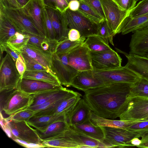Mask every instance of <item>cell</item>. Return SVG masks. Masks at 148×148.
I'll return each instance as SVG.
<instances>
[{
    "instance_id": "cell-1",
    "label": "cell",
    "mask_w": 148,
    "mask_h": 148,
    "mask_svg": "<svg viewBox=\"0 0 148 148\" xmlns=\"http://www.w3.org/2000/svg\"><path fill=\"white\" fill-rule=\"evenodd\" d=\"M133 84H108L84 92L83 98L97 115L114 119L119 117L127 107Z\"/></svg>"
},
{
    "instance_id": "cell-2",
    "label": "cell",
    "mask_w": 148,
    "mask_h": 148,
    "mask_svg": "<svg viewBox=\"0 0 148 148\" xmlns=\"http://www.w3.org/2000/svg\"><path fill=\"white\" fill-rule=\"evenodd\" d=\"M0 61V92L16 89L21 76L17 69L15 61L7 53Z\"/></svg>"
},
{
    "instance_id": "cell-3",
    "label": "cell",
    "mask_w": 148,
    "mask_h": 148,
    "mask_svg": "<svg viewBox=\"0 0 148 148\" xmlns=\"http://www.w3.org/2000/svg\"><path fill=\"white\" fill-rule=\"evenodd\" d=\"M104 138L101 141L108 148H127L134 147L131 140L141 137L140 134L134 131L119 128L102 127Z\"/></svg>"
},
{
    "instance_id": "cell-4",
    "label": "cell",
    "mask_w": 148,
    "mask_h": 148,
    "mask_svg": "<svg viewBox=\"0 0 148 148\" xmlns=\"http://www.w3.org/2000/svg\"><path fill=\"white\" fill-rule=\"evenodd\" d=\"M93 72L96 77L106 84L125 82L134 84L141 78L125 66L108 70H93Z\"/></svg>"
},
{
    "instance_id": "cell-5",
    "label": "cell",
    "mask_w": 148,
    "mask_h": 148,
    "mask_svg": "<svg viewBox=\"0 0 148 148\" xmlns=\"http://www.w3.org/2000/svg\"><path fill=\"white\" fill-rule=\"evenodd\" d=\"M0 11L18 32L40 35L34 25L24 13L21 8H17L0 4Z\"/></svg>"
},
{
    "instance_id": "cell-6",
    "label": "cell",
    "mask_w": 148,
    "mask_h": 148,
    "mask_svg": "<svg viewBox=\"0 0 148 148\" xmlns=\"http://www.w3.org/2000/svg\"><path fill=\"white\" fill-rule=\"evenodd\" d=\"M7 93L3 100L2 110L9 116L28 108L32 103V95L17 89L8 92Z\"/></svg>"
},
{
    "instance_id": "cell-7",
    "label": "cell",
    "mask_w": 148,
    "mask_h": 148,
    "mask_svg": "<svg viewBox=\"0 0 148 148\" xmlns=\"http://www.w3.org/2000/svg\"><path fill=\"white\" fill-rule=\"evenodd\" d=\"M68 53L58 56L54 53L52 56L51 69L61 85L67 87L71 86L72 80L78 71L69 64Z\"/></svg>"
},
{
    "instance_id": "cell-8",
    "label": "cell",
    "mask_w": 148,
    "mask_h": 148,
    "mask_svg": "<svg viewBox=\"0 0 148 148\" xmlns=\"http://www.w3.org/2000/svg\"><path fill=\"white\" fill-rule=\"evenodd\" d=\"M65 14L69 29H74L78 30L82 37L86 38L91 35H97V24L77 11H73L68 8Z\"/></svg>"
},
{
    "instance_id": "cell-9",
    "label": "cell",
    "mask_w": 148,
    "mask_h": 148,
    "mask_svg": "<svg viewBox=\"0 0 148 148\" xmlns=\"http://www.w3.org/2000/svg\"><path fill=\"white\" fill-rule=\"evenodd\" d=\"M148 117V97L128 98L127 107L119 117L125 121H141Z\"/></svg>"
},
{
    "instance_id": "cell-10",
    "label": "cell",
    "mask_w": 148,
    "mask_h": 148,
    "mask_svg": "<svg viewBox=\"0 0 148 148\" xmlns=\"http://www.w3.org/2000/svg\"><path fill=\"white\" fill-rule=\"evenodd\" d=\"M107 21L114 36L120 33L121 26L128 11L121 8L113 0H100Z\"/></svg>"
},
{
    "instance_id": "cell-11",
    "label": "cell",
    "mask_w": 148,
    "mask_h": 148,
    "mask_svg": "<svg viewBox=\"0 0 148 148\" xmlns=\"http://www.w3.org/2000/svg\"><path fill=\"white\" fill-rule=\"evenodd\" d=\"M90 53L93 70H108L121 66V58L112 49L100 52L90 51Z\"/></svg>"
},
{
    "instance_id": "cell-12",
    "label": "cell",
    "mask_w": 148,
    "mask_h": 148,
    "mask_svg": "<svg viewBox=\"0 0 148 148\" xmlns=\"http://www.w3.org/2000/svg\"><path fill=\"white\" fill-rule=\"evenodd\" d=\"M5 119L11 131L12 139H17L29 143L42 144V140L36 129L32 127L26 122L8 121Z\"/></svg>"
},
{
    "instance_id": "cell-13",
    "label": "cell",
    "mask_w": 148,
    "mask_h": 148,
    "mask_svg": "<svg viewBox=\"0 0 148 148\" xmlns=\"http://www.w3.org/2000/svg\"><path fill=\"white\" fill-rule=\"evenodd\" d=\"M69 64L78 71L93 70L90 51L84 43L67 55Z\"/></svg>"
},
{
    "instance_id": "cell-14",
    "label": "cell",
    "mask_w": 148,
    "mask_h": 148,
    "mask_svg": "<svg viewBox=\"0 0 148 148\" xmlns=\"http://www.w3.org/2000/svg\"><path fill=\"white\" fill-rule=\"evenodd\" d=\"M45 7L53 28L56 39L60 42L68 38L70 29L65 12L62 13L57 10L47 7Z\"/></svg>"
},
{
    "instance_id": "cell-15",
    "label": "cell",
    "mask_w": 148,
    "mask_h": 148,
    "mask_svg": "<svg viewBox=\"0 0 148 148\" xmlns=\"http://www.w3.org/2000/svg\"><path fill=\"white\" fill-rule=\"evenodd\" d=\"M43 6L38 0H28L27 3L21 8L40 35L46 37L42 19V11Z\"/></svg>"
},
{
    "instance_id": "cell-16",
    "label": "cell",
    "mask_w": 148,
    "mask_h": 148,
    "mask_svg": "<svg viewBox=\"0 0 148 148\" xmlns=\"http://www.w3.org/2000/svg\"><path fill=\"white\" fill-rule=\"evenodd\" d=\"M106 84L96 77L93 70L85 71L78 72L72 80L71 86L84 92Z\"/></svg>"
},
{
    "instance_id": "cell-17",
    "label": "cell",
    "mask_w": 148,
    "mask_h": 148,
    "mask_svg": "<svg viewBox=\"0 0 148 148\" xmlns=\"http://www.w3.org/2000/svg\"><path fill=\"white\" fill-rule=\"evenodd\" d=\"M58 86L45 82L22 78L20 80L16 89L30 95L40 94L57 89Z\"/></svg>"
},
{
    "instance_id": "cell-18",
    "label": "cell",
    "mask_w": 148,
    "mask_h": 148,
    "mask_svg": "<svg viewBox=\"0 0 148 148\" xmlns=\"http://www.w3.org/2000/svg\"><path fill=\"white\" fill-rule=\"evenodd\" d=\"M116 49L126 56L127 62L125 66L148 82V58L144 56L127 53L117 48Z\"/></svg>"
},
{
    "instance_id": "cell-19",
    "label": "cell",
    "mask_w": 148,
    "mask_h": 148,
    "mask_svg": "<svg viewBox=\"0 0 148 148\" xmlns=\"http://www.w3.org/2000/svg\"><path fill=\"white\" fill-rule=\"evenodd\" d=\"M133 32L129 44V53L144 56L148 52V28Z\"/></svg>"
},
{
    "instance_id": "cell-20",
    "label": "cell",
    "mask_w": 148,
    "mask_h": 148,
    "mask_svg": "<svg viewBox=\"0 0 148 148\" xmlns=\"http://www.w3.org/2000/svg\"><path fill=\"white\" fill-rule=\"evenodd\" d=\"M91 111L84 99L81 98L67 116L66 121L69 126L82 124L90 119Z\"/></svg>"
},
{
    "instance_id": "cell-21",
    "label": "cell",
    "mask_w": 148,
    "mask_h": 148,
    "mask_svg": "<svg viewBox=\"0 0 148 148\" xmlns=\"http://www.w3.org/2000/svg\"><path fill=\"white\" fill-rule=\"evenodd\" d=\"M64 136L77 143L80 148H108L101 141L95 139L69 128L64 133Z\"/></svg>"
},
{
    "instance_id": "cell-22",
    "label": "cell",
    "mask_w": 148,
    "mask_h": 148,
    "mask_svg": "<svg viewBox=\"0 0 148 148\" xmlns=\"http://www.w3.org/2000/svg\"><path fill=\"white\" fill-rule=\"evenodd\" d=\"M21 53L27 55L42 66L49 72L55 75L51 69L53 55L47 53L29 44H28L23 49Z\"/></svg>"
},
{
    "instance_id": "cell-23",
    "label": "cell",
    "mask_w": 148,
    "mask_h": 148,
    "mask_svg": "<svg viewBox=\"0 0 148 148\" xmlns=\"http://www.w3.org/2000/svg\"><path fill=\"white\" fill-rule=\"evenodd\" d=\"M23 33L27 34L29 36L28 44L35 46L48 53L53 55L55 53L59 43L56 39H51L27 32Z\"/></svg>"
},
{
    "instance_id": "cell-24",
    "label": "cell",
    "mask_w": 148,
    "mask_h": 148,
    "mask_svg": "<svg viewBox=\"0 0 148 148\" xmlns=\"http://www.w3.org/2000/svg\"><path fill=\"white\" fill-rule=\"evenodd\" d=\"M69 128L101 141L104 138L102 127L95 125L91 122L90 119L82 124L70 126Z\"/></svg>"
},
{
    "instance_id": "cell-25",
    "label": "cell",
    "mask_w": 148,
    "mask_h": 148,
    "mask_svg": "<svg viewBox=\"0 0 148 148\" xmlns=\"http://www.w3.org/2000/svg\"><path fill=\"white\" fill-rule=\"evenodd\" d=\"M69 128L67 122L58 121L52 123L42 130H36L39 137L43 141L58 136L64 133Z\"/></svg>"
},
{
    "instance_id": "cell-26",
    "label": "cell",
    "mask_w": 148,
    "mask_h": 148,
    "mask_svg": "<svg viewBox=\"0 0 148 148\" xmlns=\"http://www.w3.org/2000/svg\"><path fill=\"white\" fill-rule=\"evenodd\" d=\"M90 119L96 126L123 129H126L138 121L114 120L105 118L97 115L92 111L90 112Z\"/></svg>"
},
{
    "instance_id": "cell-27",
    "label": "cell",
    "mask_w": 148,
    "mask_h": 148,
    "mask_svg": "<svg viewBox=\"0 0 148 148\" xmlns=\"http://www.w3.org/2000/svg\"><path fill=\"white\" fill-rule=\"evenodd\" d=\"M66 121V117L62 115H51L41 116H34L27 123L36 129L41 130L56 122Z\"/></svg>"
},
{
    "instance_id": "cell-28",
    "label": "cell",
    "mask_w": 148,
    "mask_h": 148,
    "mask_svg": "<svg viewBox=\"0 0 148 148\" xmlns=\"http://www.w3.org/2000/svg\"><path fill=\"white\" fill-rule=\"evenodd\" d=\"M73 91L72 90L64 88L61 86L55 89L40 94L32 95L33 101L29 107L39 106L58 96L69 94Z\"/></svg>"
},
{
    "instance_id": "cell-29",
    "label": "cell",
    "mask_w": 148,
    "mask_h": 148,
    "mask_svg": "<svg viewBox=\"0 0 148 148\" xmlns=\"http://www.w3.org/2000/svg\"><path fill=\"white\" fill-rule=\"evenodd\" d=\"M148 21V13L134 17L127 16L121 26L120 33L124 35L137 30Z\"/></svg>"
},
{
    "instance_id": "cell-30",
    "label": "cell",
    "mask_w": 148,
    "mask_h": 148,
    "mask_svg": "<svg viewBox=\"0 0 148 148\" xmlns=\"http://www.w3.org/2000/svg\"><path fill=\"white\" fill-rule=\"evenodd\" d=\"M81 96L82 95L80 93L65 98L58 105L51 115L64 116L66 119L67 116L74 108Z\"/></svg>"
},
{
    "instance_id": "cell-31",
    "label": "cell",
    "mask_w": 148,
    "mask_h": 148,
    "mask_svg": "<svg viewBox=\"0 0 148 148\" xmlns=\"http://www.w3.org/2000/svg\"><path fill=\"white\" fill-rule=\"evenodd\" d=\"M22 78L41 81L58 86L62 85L57 77L47 71H25Z\"/></svg>"
},
{
    "instance_id": "cell-32",
    "label": "cell",
    "mask_w": 148,
    "mask_h": 148,
    "mask_svg": "<svg viewBox=\"0 0 148 148\" xmlns=\"http://www.w3.org/2000/svg\"><path fill=\"white\" fill-rule=\"evenodd\" d=\"M64 133L52 138L42 141V144L45 147L80 148L77 143L65 137Z\"/></svg>"
},
{
    "instance_id": "cell-33",
    "label": "cell",
    "mask_w": 148,
    "mask_h": 148,
    "mask_svg": "<svg viewBox=\"0 0 148 148\" xmlns=\"http://www.w3.org/2000/svg\"><path fill=\"white\" fill-rule=\"evenodd\" d=\"M18 32L1 11L0 13V44L6 43L11 36Z\"/></svg>"
},
{
    "instance_id": "cell-34",
    "label": "cell",
    "mask_w": 148,
    "mask_h": 148,
    "mask_svg": "<svg viewBox=\"0 0 148 148\" xmlns=\"http://www.w3.org/2000/svg\"><path fill=\"white\" fill-rule=\"evenodd\" d=\"M29 40V36L27 34L17 32L9 38L6 44L14 51L21 53V51L28 44Z\"/></svg>"
},
{
    "instance_id": "cell-35",
    "label": "cell",
    "mask_w": 148,
    "mask_h": 148,
    "mask_svg": "<svg viewBox=\"0 0 148 148\" xmlns=\"http://www.w3.org/2000/svg\"><path fill=\"white\" fill-rule=\"evenodd\" d=\"M84 44L90 51L100 52L112 49L109 45L108 42L97 35L88 37Z\"/></svg>"
},
{
    "instance_id": "cell-36",
    "label": "cell",
    "mask_w": 148,
    "mask_h": 148,
    "mask_svg": "<svg viewBox=\"0 0 148 148\" xmlns=\"http://www.w3.org/2000/svg\"><path fill=\"white\" fill-rule=\"evenodd\" d=\"M148 97V82L141 78L133 84L128 98Z\"/></svg>"
},
{
    "instance_id": "cell-37",
    "label": "cell",
    "mask_w": 148,
    "mask_h": 148,
    "mask_svg": "<svg viewBox=\"0 0 148 148\" xmlns=\"http://www.w3.org/2000/svg\"><path fill=\"white\" fill-rule=\"evenodd\" d=\"M79 1L80 6L77 11L81 14L97 24L105 19L82 0Z\"/></svg>"
},
{
    "instance_id": "cell-38",
    "label": "cell",
    "mask_w": 148,
    "mask_h": 148,
    "mask_svg": "<svg viewBox=\"0 0 148 148\" xmlns=\"http://www.w3.org/2000/svg\"><path fill=\"white\" fill-rule=\"evenodd\" d=\"M85 39L72 41L67 38L59 42L55 53L58 56L68 53L75 48L83 44Z\"/></svg>"
},
{
    "instance_id": "cell-39",
    "label": "cell",
    "mask_w": 148,
    "mask_h": 148,
    "mask_svg": "<svg viewBox=\"0 0 148 148\" xmlns=\"http://www.w3.org/2000/svg\"><path fill=\"white\" fill-rule=\"evenodd\" d=\"M97 35L104 39L108 42L109 41L113 46V37L114 34L110 28L106 20L105 19L97 24Z\"/></svg>"
},
{
    "instance_id": "cell-40",
    "label": "cell",
    "mask_w": 148,
    "mask_h": 148,
    "mask_svg": "<svg viewBox=\"0 0 148 148\" xmlns=\"http://www.w3.org/2000/svg\"><path fill=\"white\" fill-rule=\"evenodd\" d=\"M35 113V111L28 108L9 116V117L5 119L8 121L26 122L32 117L34 116Z\"/></svg>"
},
{
    "instance_id": "cell-41",
    "label": "cell",
    "mask_w": 148,
    "mask_h": 148,
    "mask_svg": "<svg viewBox=\"0 0 148 148\" xmlns=\"http://www.w3.org/2000/svg\"><path fill=\"white\" fill-rule=\"evenodd\" d=\"M42 19L46 36L51 39H56L53 28L51 21L47 12L45 6H43Z\"/></svg>"
},
{
    "instance_id": "cell-42",
    "label": "cell",
    "mask_w": 148,
    "mask_h": 148,
    "mask_svg": "<svg viewBox=\"0 0 148 148\" xmlns=\"http://www.w3.org/2000/svg\"><path fill=\"white\" fill-rule=\"evenodd\" d=\"M148 13V0H141L135 7L128 12V16L136 17Z\"/></svg>"
},
{
    "instance_id": "cell-43",
    "label": "cell",
    "mask_w": 148,
    "mask_h": 148,
    "mask_svg": "<svg viewBox=\"0 0 148 148\" xmlns=\"http://www.w3.org/2000/svg\"><path fill=\"white\" fill-rule=\"evenodd\" d=\"M21 54L25 61V71H49L42 66L27 55L23 53H21Z\"/></svg>"
},
{
    "instance_id": "cell-44",
    "label": "cell",
    "mask_w": 148,
    "mask_h": 148,
    "mask_svg": "<svg viewBox=\"0 0 148 148\" xmlns=\"http://www.w3.org/2000/svg\"><path fill=\"white\" fill-rule=\"evenodd\" d=\"M126 129L137 132L141 136L144 134L148 132V121H138Z\"/></svg>"
},
{
    "instance_id": "cell-45",
    "label": "cell",
    "mask_w": 148,
    "mask_h": 148,
    "mask_svg": "<svg viewBox=\"0 0 148 148\" xmlns=\"http://www.w3.org/2000/svg\"><path fill=\"white\" fill-rule=\"evenodd\" d=\"M103 18L105 19L100 0H82Z\"/></svg>"
},
{
    "instance_id": "cell-46",
    "label": "cell",
    "mask_w": 148,
    "mask_h": 148,
    "mask_svg": "<svg viewBox=\"0 0 148 148\" xmlns=\"http://www.w3.org/2000/svg\"><path fill=\"white\" fill-rule=\"evenodd\" d=\"M123 10L129 11L135 6V0H113Z\"/></svg>"
},
{
    "instance_id": "cell-47",
    "label": "cell",
    "mask_w": 148,
    "mask_h": 148,
    "mask_svg": "<svg viewBox=\"0 0 148 148\" xmlns=\"http://www.w3.org/2000/svg\"><path fill=\"white\" fill-rule=\"evenodd\" d=\"M0 48L1 55H2L3 52L5 51L10 55L15 62L16 59L19 57L21 53L11 49L6 43L0 44Z\"/></svg>"
},
{
    "instance_id": "cell-48",
    "label": "cell",
    "mask_w": 148,
    "mask_h": 148,
    "mask_svg": "<svg viewBox=\"0 0 148 148\" xmlns=\"http://www.w3.org/2000/svg\"><path fill=\"white\" fill-rule=\"evenodd\" d=\"M15 64L17 69L21 78L26 71V66L24 60L21 53L20 54L19 58L16 60Z\"/></svg>"
},
{
    "instance_id": "cell-49",
    "label": "cell",
    "mask_w": 148,
    "mask_h": 148,
    "mask_svg": "<svg viewBox=\"0 0 148 148\" xmlns=\"http://www.w3.org/2000/svg\"><path fill=\"white\" fill-rule=\"evenodd\" d=\"M68 38L71 41H75L86 38L82 37L79 32L77 30L71 29L68 32Z\"/></svg>"
},
{
    "instance_id": "cell-50",
    "label": "cell",
    "mask_w": 148,
    "mask_h": 148,
    "mask_svg": "<svg viewBox=\"0 0 148 148\" xmlns=\"http://www.w3.org/2000/svg\"><path fill=\"white\" fill-rule=\"evenodd\" d=\"M57 10L61 13L65 12L69 8V3L66 0H56Z\"/></svg>"
},
{
    "instance_id": "cell-51",
    "label": "cell",
    "mask_w": 148,
    "mask_h": 148,
    "mask_svg": "<svg viewBox=\"0 0 148 148\" xmlns=\"http://www.w3.org/2000/svg\"><path fill=\"white\" fill-rule=\"evenodd\" d=\"M79 1L77 0H72L69 3V8L73 11H77L79 9Z\"/></svg>"
},
{
    "instance_id": "cell-52",
    "label": "cell",
    "mask_w": 148,
    "mask_h": 148,
    "mask_svg": "<svg viewBox=\"0 0 148 148\" xmlns=\"http://www.w3.org/2000/svg\"><path fill=\"white\" fill-rule=\"evenodd\" d=\"M141 137V144L137 147L139 148H148V132L142 135Z\"/></svg>"
},
{
    "instance_id": "cell-53",
    "label": "cell",
    "mask_w": 148,
    "mask_h": 148,
    "mask_svg": "<svg viewBox=\"0 0 148 148\" xmlns=\"http://www.w3.org/2000/svg\"><path fill=\"white\" fill-rule=\"evenodd\" d=\"M44 5L57 10L56 0H43Z\"/></svg>"
},
{
    "instance_id": "cell-54",
    "label": "cell",
    "mask_w": 148,
    "mask_h": 148,
    "mask_svg": "<svg viewBox=\"0 0 148 148\" xmlns=\"http://www.w3.org/2000/svg\"><path fill=\"white\" fill-rule=\"evenodd\" d=\"M7 1L10 6L17 8H21L17 0H7Z\"/></svg>"
},
{
    "instance_id": "cell-55",
    "label": "cell",
    "mask_w": 148,
    "mask_h": 148,
    "mask_svg": "<svg viewBox=\"0 0 148 148\" xmlns=\"http://www.w3.org/2000/svg\"><path fill=\"white\" fill-rule=\"evenodd\" d=\"M131 143L134 147H137L141 144V140L139 139V138L136 137L131 140Z\"/></svg>"
},
{
    "instance_id": "cell-56",
    "label": "cell",
    "mask_w": 148,
    "mask_h": 148,
    "mask_svg": "<svg viewBox=\"0 0 148 148\" xmlns=\"http://www.w3.org/2000/svg\"><path fill=\"white\" fill-rule=\"evenodd\" d=\"M21 6L22 7L27 3L28 0H17Z\"/></svg>"
},
{
    "instance_id": "cell-57",
    "label": "cell",
    "mask_w": 148,
    "mask_h": 148,
    "mask_svg": "<svg viewBox=\"0 0 148 148\" xmlns=\"http://www.w3.org/2000/svg\"><path fill=\"white\" fill-rule=\"evenodd\" d=\"M147 28H148V21L140 26L137 29H141Z\"/></svg>"
},
{
    "instance_id": "cell-58",
    "label": "cell",
    "mask_w": 148,
    "mask_h": 148,
    "mask_svg": "<svg viewBox=\"0 0 148 148\" xmlns=\"http://www.w3.org/2000/svg\"><path fill=\"white\" fill-rule=\"evenodd\" d=\"M40 3L42 5H44L43 4V0H38Z\"/></svg>"
},
{
    "instance_id": "cell-59",
    "label": "cell",
    "mask_w": 148,
    "mask_h": 148,
    "mask_svg": "<svg viewBox=\"0 0 148 148\" xmlns=\"http://www.w3.org/2000/svg\"><path fill=\"white\" fill-rule=\"evenodd\" d=\"M144 56H145L148 58V52L145 54Z\"/></svg>"
},
{
    "instance_id": "cell-60",
    "label": "cell",
    "mask_w": 148,
    "mask_h": 148,
    "mask_svg": "<svg viewBox=\"0 0 148 148\" xmlns=\"http://www.w3.org/2000/svg\"><path fill=\"white\" fill-rule=\"evenodd\" d=\"M148 121V117H147V118H146V119H144L142 121Z\"/></svg>"
},
{
    "instance_id": "cell-61",
    "label": "cell",
    "mask_w": 148,
    "mask_h": 148,
    "mask_svg": "<svg viewBox=\"0 0 148 148\" xmlns=\"http://www.w3.org/2000/svg\"><path fill=\"white\" fill-rule=\"evenodd\" d=\"M66 0L69 3L71 1H72V0ZM78 0V1H79L80 0Z\"/></svg>"
},
{
    "instance_id": "cell-62",
    "label": "cell",
    "mask_w": 148,
    "mask_h": 148,
    "mask_svg": "<svg viewBox=\"0 0 148 148\" xmlns=\"http://www.w3.org/2000/svg\"><path fill=\"white\" fill-rule=\"evenodd\" d=\"M140 0H135V1H136V2H137V1H140Z\"/></svg>"
},
{
    "instance_id": "cell-63",
    "label": "cell",
    "mask_w": 148,
    "mask_h": 148,
    "mask_svg": "<svg viewBox=\"0 0 148 148\" xmlns=\"http://www.w3.org/2000/svg\"></svg>"
}]
</instances>
